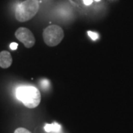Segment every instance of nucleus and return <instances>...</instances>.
<instances>
[{
    "label": "nucleus",
    "mask_w": 133,
    "mask_h": 133,
    "mask_svg": "<svg viewBox=\"0 0 133 133\" xmlns=\"http://www.w3.org/2000/svg\"><path fill=\"white\" fill-rule=\"evenodd\" d=\"M10 49L12 50H16L17 49V48H18V44L16 42H12L10 44Z\"/></svg>",
    "instance_id": "nucleus-9"
},
{
    "label": "nucleus",
    "mask_w": 133,
    "mask_h": 133,
    "mask_svg": "<svg viewBox=\"0 0 133 133\" xmlns=\"http://www.w3.org/2000/svg\"><path fill=\"white\" fill-rule=\"evenodd\" d=\"M44 130L47 132H59L61 131V126L56 123L52 124H46L44 127Z\"/></svg>",
    "instance_id": "nucleus-6"
},
{
    "label": "nucleus",
    "mask_w": 133,
    "mask_h": 133,
    "mask_svg": "<svg viewBox=\"0 0 133 133\" xmlns=\"http://www.w3.org/2000/svg\"><path fill=\"white\" fill-rule=\"evenodd\" d=\"M95 2H99V1H101V0H95Z\"/></svg>",
    "instance_id": "nucleus-12"
},
{
    "label": "nucleus",
    "mask_w": 133,
    "mask_h": 133,
    "mask_svg": "<svg viewBox=\"0 0 133 133\" xmlns=\"http://www.w3.org/2000/svg\"><path fill=\"white\" fill-rule=\"evenodd\" d=\"M13 62L11 54L8 51L3 50L0 52V66L2 68L7 69L11 66Z\"/></svg>",
    "instance_id": "nucleus-5"
},
{
    "label": "nucleus",
    "mask_w": 133,
    "mask_h": 133,
    "mask_svg": "<svg viewBox=\"0 0 133 133\" xmlns=\"http://www.w3.org/2000/svg\"><path fill=\"white\" fill-rule=\"evenodd\" d=\"M39 2L38 0H25L17 5L15 16L20 22H24L33 18L38 13Z\"/></svg>",
    "instance_id": "nucleus-2"
},
{
    "label": "nucleus",
    "mask_w": 133,
    "mask_h": 133,
    "mask_svg": "<svg viewBox=\"0 0 133 133\" xmlns=\"http://www.w3.org/2000/svg\"><path fill=\"white\" fill-rule=\"evenodd\" d=\"M87 34H88V36H89L93 41L97 40V39L98 38V36H99L98 33H95V32H92V31H88V32H87Z\"/></svg>",
    "instance_id": "nucleus-7"
},
{
    "label": "nucleus",
    "mask_w": 133,
    "mask_h": 133,
    "mask_svg": "<svg viewBox=\"0 0 133 133\" xmlns=\"http://www.w3.org/2000/svg\"><path fill=\"white\" fill-rule=\"evenodd\" d=\"M14 133H31L29 130H28L27 129L22 128V127H19V128L16 129L15 130Z\"/></svg>",
    "instance_id": "nucleus-8"
},
{
    "label": "nucleus",
    "mask_w": 133,
    "mask_h": 133,
    "mask_svg": "<svg viewBox=\"0 0 133 133\" xmlns=\"http://www.w3.org/2000/svg\"><path fill=\"white\" fill-rule=\"evenodd\" d=\"M16 38L23 43L25 48H30L35 44L36 39L33 33L26 28H19L15 33Z\"/></svg>",
    "instance_id": "nucleus-4"
},
{
    "label": "nucleus",
    "mask_w": 133,
    "mask_h": 133,
    "mask_svg": "<svg viewBox=\"0 0 133 133\" xmlns=\"http://www.w3.org/2000/svg\"><path fill=\"white\" fill-rule=\"evenodd\" d=\"M42 87H48L49 86V82H48V80H44V81H42Z\"/></svg>",
    "instance_id": "nucleus-10"
},
{
    "label": "nucleus",
    "mask_w": 133,
    "mask_h": 133,
    "mask_svg": "<svg viewBox=\"0 0 133 133\" xmlns=\"http://www.w3.org/2000/svg\"><path fill=\"white\" fill-rule=\"evenodd\" d=\"M64 33L63 29L56 24L48 26L43 31V39L49 47H55L62 41Z\"/></svg>",
    "instance_id": "nucleus-3"
},
{
    "label": "nucleus",
    "mask_w": 133,
    "mask_h": 133,
    "mask_svg": "<svg viewBox=\"0 0 133 133\" xmlns=\"http://www.w3.org/2000/svg\"><path fill=\"white\" fill-rule=\"evenodd\" d=\"M84 3L86 5H90L92 3V0H83Z\"/></svg>",
    "instance_id": "nucleus-11"
},
{
    "label": "nucleus",
    "mask_w": 133,
    "mask_h": 133,
    "mask_svg": "<svg viewBox=\"0 0 133 133\" xmlns=\"http://www.w3.org/2000/svg\"><path fill=\"white\" fill-rule=\"evenodd\" d=\"M17 99L30 109L36 108L41 102V93L33 86H20L16 92Z\"/></svg>",
    "instance_id": "nucleus-1"
}]
</instances>
